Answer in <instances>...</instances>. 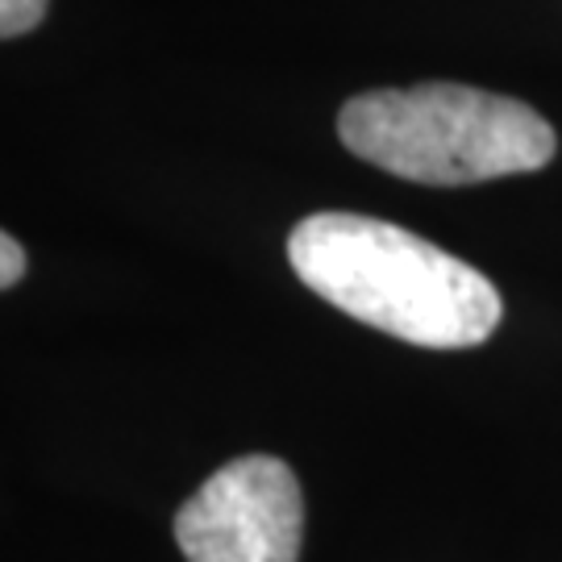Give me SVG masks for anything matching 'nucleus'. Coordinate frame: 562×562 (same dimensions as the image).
Masks as SVG:
<instances>
[{
    "instance_id": "f257e3e1",
    "label": "nucleus",
    "mask_w": 562,
    "mask_h": 562,
    "mask_svg": "<svg viewBox=\"0 0 562 562\" xmlns=\"http://www.w3.org/2000/svg\"><path fill=\"white\" fill-rule=\"evenodd\" d=\"M288 262L346 317L429 350L480 346L504 317L483 271L380 217L313 213L292 229Z\"/></svg>"
},
{
    "instance_id": "f03ea898",
    "label": "nucleus",
    "mask_w": 562,
    "mask_h": 562,
    "mask_svg": "<svg viewBox=\"0 0 562 562\" xmlns=\"http://www.w3.org/2000/svg\"><path fill=\"white\" fill-rule=\"evenodd\" d=\"M338 138L387 176L434 188L525 176L559 150V134L538 109L467 83L362 92L341 104Z\"/></svg>"
},
{
    "instance_id": "7ed1b4c3",
    "label": "nucleus",
    "mask_w": 562,
    "mask_h": 562,
    "mask_svg": "<svg viewBox=\"0 0 562 562\" xmlns=\"http://www.w3.org/2000/svg\"><path fill=\"white\" fill-rule=\"evenodd\" d=\"M301 538V480L271 454L225 462L176 513V542L188 562H296Z\"/></svg>"
},
{
    "instance_id": "20e7f679",
    "label": "nucleus",
    "mask_w": 562,
    "mask_h": 562,
    "mask_svg": "<svg viewBox=\"0 0 562 562\" xmlns=\"http://www.w3.org/2000/svg\"><path fill=\"white\" fill-rule=\"evenodd\" d=\"M46 4L50 0H0V38L30 34L46 18Z\"/></svg>"
},
{
    "instance_id": "39448f33",
    "label": "nucleus",
    "mask_w": 562,
    "mask_h": 562,
    "mask_svg": "<svg viewBox=\"0 0 562 562\" xmlns=\"http://www.w3.org/2000/svg\"><path fill=\"white\" fill-rule=\"evenodd\" d=\"M25 276V250L13 234L0 229V288H13Z\"/></svg>"
}]
</instances>
